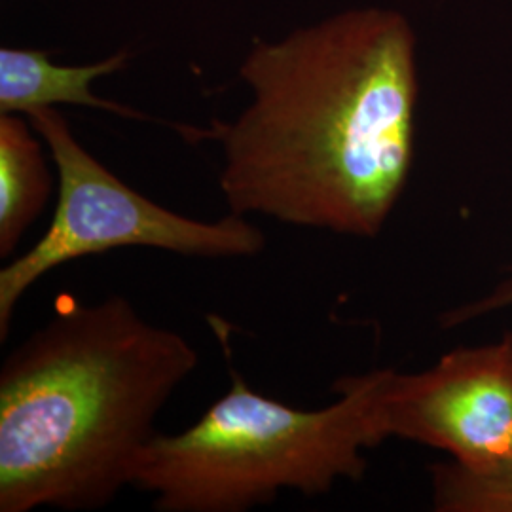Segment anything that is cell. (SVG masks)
<instances>
[{"label": "cell", "instance_id": "obj_1", "mask_svg": "<svg viewBox=\"0 0 512 512\" xmlns=\"http://www.w3.org/2000/svg\"><path fill=\"white\" fill-rule=\"evenodd\" d=\"M239 78L251 101L209 126L230 213L376 238L414 160L420 73L406 16L351 8L255 40Z\"/></svg>", "mask_w": 512, "mask_h": 512}, {"label": "cell", "instance_id": "obj_2", "mask_svg": "<svg viewBox=\"0 0 512 512\" xmlns=\"http://www.w3.org/2000/svg\"><path fill=\"white\" fill-rule=\"evenodd\" d=\"M198 359L120 294L69 300L0 368V512L107 507Z\"/></svg>", "mask_w": 512, "mask_h": 512}, {"label": "cell", "instance_id": "obj_3", "mask_svg": "<svg viewBox=\"0 0 512 512\" xmlns=\"http://www.w3.org/2000/svg\"><path fill=\"white\" fill-rule=\"evenodd\" d=\"M387 368L334 384L338 399L300 410L260 395L232 370V385L177 435L156 433L137 456L131 486L158 512H245L283 490L329 494L361 480L366 450L387 437L382 393Z\"/></svg>", "mask_w": 512, "mask_h": 512}, {"label": "cell", "instance_id": "obj_4", "mask_svg": "<svg viewBox=\"0 0 512 512\" xmlns=\"http://www.w3.org/2000/svg\"><path fill=\"white\" fill-rule=\"evenodd\" d=\"M27 118L50 150L57 202L44 236L0 270V342L8 338L27 291L78 258L135 247L200 258H241L266 249L264 232L249 217L192 219L131 188L80 145L55 107L33 110Z\"/></svg>", "mask_w": 512, "mask_h": 512}, {"label": "cell", "instance_id": "obj_5", "mask_svg": "<svg viewBox=\"0 0 512 512\" xmlns=\"http://www.w3.org/2000/svg\"><path fill=\"white\" fill-rule=\"evenodd\" d=\"M387 437L490 469L512 456V332L480 348H459L418 374L387 368L382 393Z\"/></svg>", "mask_w": 512, "mask_h": 512}, {"label": "cell", "instance_id": "obj_6", "mask_svg": "<svg viewBox=\"0 0 512 512\" xmlns=\"http://www.w3.org/2000/svg\"><path fill=\"white\" fill-rule=\"evenodd\" d=\"M128 50L88 65H59L50 52L35 48H0V114H23L57 105L109 112L126 120L156 122L145 112L99 97L93 82L128 67Z\"/></svg>", "mask_w": 512, "mask_h": 512}, {"label": "cell", "instance_id": "obj_7", "mask_svg": "<svg viewBox=\"0 0 512 512\" xmlns=\"http://www.w3.org/2000/svg\"><path fill=\"white\" fill-rule=\"evenodd\" d=\"M50 150L23 114H0V256L12 255L54 194Z\"/></svg>", "mask_w": 512, "mask_h": 512}, {"label": "cell", "instance_id": "obj_8", "mask_svg": "<svg viewBox=\"0 0 512 512\" xmlns=\"http://www.w3.org/2000/svg\"><path fill=\"white\" fill-rule=\"evenodd\" d=\"M431 480L435 511L512 512V456L480 471L439 463Z\"/></svg>", "mask_w": 512, "mask_h": 512}, {"label": "cell", "instance_id": "obj_9", "mask_svg": "<svg viewBox=\"0 0 512 512\" xmlns=\"http://www.w3.org/2000/svg\"><path fill=\"white\" fill-rule=\"evenodd\" d=\"M507 306H512V279L507 281V283H503L499 289H495L494 293L486 296L484 300H480L475 306H471L469 310H459L454 321L471 319V317H476L480 313L501 310V308H507Z\"/></svg>", "mask_w": 512, "mask_h": 512}]
</instances>
